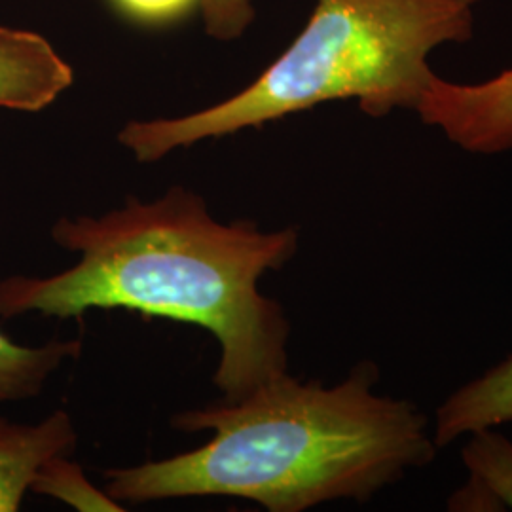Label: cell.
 I'll return each instance as SVG.
<instances>
[{
    "label": "cell",
    "mask_w": 512,
    "mask_h": 512,
    "mask_svg": "<svg viewBox=\"0 0 512 512\" xmlns=\"http://www.w3.org/2000/svg\"><path fill=\"white\" fill-rule=\"evenodd\" d=\"M50 238L78 260L59 274L4 277L0 317L128 310L196 325L219 344L213 384L226 403L287 372L291 325L258 281L296 255V228L220 222L205 198L177 184L150 202L129 196L99 217H61Z\"/></svg>",
    "instance_id": "cell-1"
},
{
    "label": "cell",
    "mask_w": 512,
    "mask_h": 512,
    "mask_svg": "<svg viewBox=\"0 0 512 512\" xmlns=\"http://www.w3.org/2000/svg\"><path fill=\"white\" fill-rule=\"evenodd\" d=\"M202 2L205 29L211 37L234 40L255 19L251 0H200Z\"/></svg>",
    "instance_id": "cell-11"
},
{
    "label": "cell",
    "mask_w": 512,
    "mask_h": 512,
    "mask_svg": "<svg viewBox=\"0 0 512 512\" xmlns=\"http://www.w3.org/2000/svg\"><path fill=\"white\" fill-rule=\"evenodd\" d=\"M461 450L467 482L450 495L454 512L512 511V442L495 427L480 429Z\"/></svg>",
    "instance_id": "cell-7"
},
{
    "label": "cell",
    "mask_w": 512,
    "mask_h": 512,
    "mask_svg": "<svg viewBox=\"0 0 512 512\" xmlns=\"http://www.w3.org/2000/svg\"><path fill=\"white\" fill-rule=\"evenodd\" d=\"M71 65L33 31L0 27V109L40 112L73 84Z\"/></svg>",
    "instance_id": "cell-5"
},
{
    "label": "cell",
    "mask_w": 512,
    "mask_h": 512,
    "mask_svg": "<svg viewBox=\"0 0 512 512\" xmlns=\"http://www.w3.org/2000/svg\"><path fill=\"white\" fill-rule=\"evenodd\" d=\"M82 348V340H50L29 348L0 330V404L38 397L61 366L80 357Z\"/></svg>",
    "instance_id": "cell-9"
},
{
    "label": "cell",
    "mask_w": 512,
    "mask_h": 512,
    "mask_svg": "<svg viewBox=\"0 0 512 512\" xmlns=\"http://www.w3.org/2000/svg\"><path fill=\"white\" fill-rule=\"evenodd\" d=\"M129 18L139 21H167L179 18L196 0H112Z\"/></svg>",
    "instance_id": "cell-12"
},
{
    "label": "cell",
    "mask_w": 512,
    "mask_h": 512,
    "mask_svg": "<svg viewBox=\"0 0 512 512\" xmlns=\"http://www.w3.org/2000/svg\"><path fill=\"white\" fill-rule=\"evenodd\" d=\"M416 112L467 152L512 150V69L482 84H456L435 74Z\"/></svg>",
    "instance_id": "cell-4"
},
{
    "label": "cell",
    "mask_w": 512,
    "mask_h": 512,
    "mask_svg": "<svg viewBox=\"0 0 512 512\" xmlns=\"http://www.w3.org/2000/svg\"><path fill=\"white\" fill-rule=\"evenodd\" d=\"M33 494L48 495L57 501L73 507L76 511L122 512L126 507L110 497L105 490H99L84 469L74 463L71 456L50 459L38 473L33 486Z\"/></svg>",
    "instance_id": "cell-10"
},
{
    "label": "cell",
    "mask_w": 512,
    "mask_h": 512,
    "mask_svg": "<svg viewBox=\"0 0 512 512\" xmlns=\"http://www.w3.org/2000/svg\"><path fill=\"white\" fill-rule=\"evenodd\" d=\"M512 421V355L440 404L435 444L444 448L463 435Z\"/></svg>",
    "instance_id": "cell-8"
},
{
    "label": "cell",
    "mask_w": 512,
    "mask_h": 512,
    "mask_svg": "<svg viewBox=\"0 0 512 512\" xmlns=\"http://www.w3.org/2000/svg\"><path fill=\"white\" fill-rule=\"evenodd\" d=\"M376 380L370 363L332 387L285 372L234 403L177 412L175 431H211L213 439L173 458L107 469L105 492L122 505L239 497L270 512L365 503L437 452L423 412L374 393Z\"/></svg>",
    "instance_id": "cell-2"
},
{
    "label": "cell",
    "mask_w": 512,
    "mask_h": 512,
    "mask_svg": "<svg viewBox=\"0 0 512 512\" xmlns=\"http://www.w3.org/2000/svg\"><path fill=\"white\" fill-rule=\"evenodd\" d=\"M480 0H317L308 25L251 86L207 109L128 122L118 143L137 162L262 128L321 103L355 99L368 116L416 110L442 44L473 37Z\"/></svg>",
    "instance_id": "cell-3"
},
{
    "label": "cell",
    "mask_w": 512,
    "mask_h": 512,
    "mask_svg": "<svg viewBox=\"0 0 512 512\" xmlns=\"http://www.w3.org/2000/svg\"><path fill=\"white\" fill-rule=\"evenodd\" d=\"M76 444L78 433L65 410L38 423L0 418V512L19 511L40 469L50 459L73 456Z\"/></svg>",
    "instance_id": "cell-6"
}]
</instances>
